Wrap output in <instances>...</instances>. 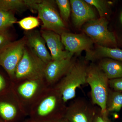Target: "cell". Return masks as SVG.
Segmentation results:
<instances>
[{"label":"cell","mask_w":122,"mask_h":122,"mask_svg":"<svg viewBox=\"0 0 122 122\" xmlns=\"http://www.w3.org/2000/svg\"><path fill=\"white\" fill-rule=\"evenodd\" d=\"M16 114V109L14 105L6 102H0V115L5 120H12Z\"/></svg>","instance_id":"21"},{"label":"cell","mask_w":122,"mask_h":122,"mask_svg":"<svg viewBox=\"0 0 122 122\" xmlns=\"http://www.w3.org/2000/svg\"><path fill=\"white\" fill-rule=\"evenodd\" d=\"M85 2L97 9L100 18H106L109 15L110 5L108 1L104 0H85Z\"/></svg>","instance_id":"19"},{"label":"cell","mask_w":122,"mask_h":122,"mask_svg":"<svg viewBox=\"0 0 122 122\" xmlns=\"http://www.w3.org/2000/svg\"><path fill=\"white\" fill-rule=\"evenodd\" d=\"M5 83L4 79L0 75V91L2 90L5 86Z\"/></svg>","instance_id":"27"},{"label":"cell","mask_w":122,"mask_h":122,"mask_svg":"<svg viewBox=\"0 0 122 122\" xmlns=\"http://www.w3.org/2000/svg\"><path fill=\"white\" fill-rule=\"evenodd\" d=\"M61 36L65 49L72 54H79L83 51L86 52L92 50L94 42L84 34H75L66 32Z\"/></svg>","instance_id":"8"},{"label":"cell","mask_w":122,"mask_h":122,"mask_svg":"<svg viewBox=\"0 0 122 122\" xmlns=\"http://www.w3.org/2000/svg\"><path fill=\"white\" fill-rule=\"evenodd\" d=\"M122 107V92L109 91L107 99V112H118Z\"/></svg>","instance_id":"16"},{"label":"cell","mask_w":122,"mask_h":122,"mask_svg":"<svg viewBox=\"0 0 122 122\" xmlns=\"http://www.w3.org/2000/svg\"><path fill=\"white\" fill-rule=\"evenodd\" d=\"M119 18H120V22H121V24H122V11H121V12H120Z\"/></svg>","instance_id":"28"},{"label":"cell","mask_w":122,"mask_h":122,"mask_svg":"<svg viewBox=\"0 0 122 122\" xmlns=\"http://www.w3.org/2000/svg\"><path fill=\"white\" fill-rule=\"evenodd\" d=\"M108 23L106 18L94 19L83 25V31L97 45L107 47L115 46L116 38L113 33L109 30Z\"/></svg>","instance_id":"4"},{"label":"cell","mask_w":122,"mask_h":122,"mask_svg":"<svg viewBox=\"0 0 122 122\" xmlns=\"http://www.w3.org/2000/svg\"><path fill=\"white\" fill-rule=\"evenodd\" d=\"M17 22L22 29L26 30H30L35 28L39 24L37 18L32 16L24 18Z\"/></svg>","instance_id":"23"},{"label":"cell","mask_w":122,"mask_h":122,"mask_svg":"<svg viewBox=\"0 0 122 122\" xmlns=\"http://www.w3.org/2000/svg\"><path fill=\"white\" fill-rule=\"evenodd\" d=\"M26 40L30 49L46 64L52 61L51 55L46 47L45 41L38 32L28 33Z\"/></svg>","instance_id":"12"},{"label":"cell","mask_w":122,"mask_h":122,"mask_svg":"<svg viewBox=\"0 0 122 122\" xmlns=\"http://www.w3.org/2000/svg\"><path fill=\"white\" fill-rule=\"evenodd\" d=\"M16 22V18L10 11L0 10V31L7 30Z\"/></svg>","instance_id":"20"},{"label":"cell","mask_w":122,"mask_h":122,"mask_svg":"<svg viewBox=\"0 0 122 122\" xmlns=\"http://www.w3.org/2000/svg\"><path fill=\"white\" fill-rule=\"evenodd\" d=\"M69 122L68 120H66V119L65 118V119L64 120H61V121H59V122Z\"/></svg>","instance_id":"29"},{"label":"cell","mask_w":122,"mask_h":122,"mask_svg":"<svg viewBox=\"0 0 122 122\" xmlns=\"http://www.w3.org/2000/svg\"><path fill=\"white\" fill-rule=\"evenodd\" d=\"M66 111L65 118L69 122H94L95 109L84 99H76Z\"/></svg>","instance_id":"7"},{"label":"cell","mask_w":122,"mask_h":122,"mask_svg":"<svg viewBox=\"0 0 122 122\" xmlns=\"http://www.w3.org/2000/svg\"><path fill=\"white\" fill-rule=\"evenodd\" d=\"M98 66L109 80L122 77V62L104 58L100 61Z\"/></svg>","instance_id":"15"},{"label":"cell","mask_w":122,"mask_h":122,"mask_svg":"<svg viewBox=\"0 0 122 122\" xmlns=\"http://www.w3.org/2000/svg\"><path fill=\"white\" fill-rule=\"evenodd\" d=\"M108 113H103L100 108L95 109L94 122H111L108 117Z\"/></svg>","instance_id":"25"},{"label":"cell","mask_w":122,"mask_h":122,"mask_svg":"<svg viewBox=\"0 0 122 122\" xmlns=\"http://www.w3.org/2000/svg\"><path fill=\"white\" fill-rule=\"evenodd\" d=\"M46 65L30 48L25 47L23 56L17 66L15 76L18 79L38 81L45 77Z\"/></svg>","instance_id":"3"},{"label":"cell","mask_w":122,"mask_h":122,"mask_svg":"<svg viewBox=\"0 0 122 122\" xmlns=\"http://www.w3.org/2000/svg\"><path fill=\"white\" fill-rule=\"evenodd\" d=\"M109 84L115 91L122 92V77L109 80Z\"/></svg>","instance_id":"26"},{"label":"cell","mask_w":122,"mask_h":122,"mask_svg":"<svg viewBox=\"0 0 122 122\" xmlns=\"http://www.w3.org/2000/svg\"><path fill=\"white\" fill-rule=\"evenodd\" d=\"M41 35L50 50L53 61L62 60L73 56V54L64 48L60 35L51 30H45L42 31Z\"/></svg>","instance_id":"10"},{"label":"cell","mask_w":122,"mask_h":122,"mask_svg":"<svg viewBox=\"0 0 122 122\" xmlns=\"http://www.w3.org/2000/svg\"><path fill=\"white\" fill-rule=\"evenodd\" d=\"M61 101L62 100L61 95L56 90L54 94L49 95L42 101L38 107V114L41 117L49 115L57 109Z\"/></svg>","instance_id":"14"},{"label":"cell","mask_w":122,"mask_h":122,"mask_svg":"<svg viewBox=\"0 0 122 122\" xmlns=\"http://www.w3.org/2000/svg\"><path fill=\"white\" fill-rule=\"evenodd\" d=\"M108 58L122 62V50L97 45L94 50L86 52V61H94L100 58Z\"/></svg>","instance_id":"13"},{"label":"cell","mask_w":122,"mask_h":122,"mask_svg":"<svg viewBox=\"0 0 122 122\" xmlns=\"http://www.w3.org/2000/svg\"><path fill=\"white\" fill-rule=\"evenodd\" d=\"M26 44L25 38L11 42L0 52V66L11 77L15 76L17 66L23 56Z\"/></svg>","instance_id":"6"},{"label":"cell","mask_w":122,"mask_h":122,"mask_svg":"<svg viewBox=\"0 0 122 122\" xmlns=\"http://www.w3.org/2000/svg\"><path fill=\"white\" fill-rule=\"evenodd\" d=\"M60 11V16L64 21H68L71 12L70 1L68 0H56Z\"/></svg>","instance_id":"22"},{"label":"cell","mask_w":122,"mask_h":122,"mask_svg":"<svg viewBox=\"0 0 122 122\" xmlns=\"http://www.w3.org/2000/svg\"><path fill=\"white\" fill-rule=\"evenodd\" d=\"M109 81L106 75L98 66L91 64L87 67L86 83L91 89L92 102L99 107L103 113H109L106 108Z\"/></svg>","instance_id":"1"},{"label":"cell","mask_w":122,"mask_h":122,"mask_svg":"<svg viewBox=\"0 0 122 122\" xmlns=\"http://www.w3.org/2000/svg\"><path fill=\"white\" fill-rule=\"evenodd\" d=\"M39 87L38 81L29 80L20 85L18 92L24 98L29 99L32 97Z\"/></svg>","instance_id":"17"},{"label":"cell","mask_w":122,"mask_h":122,"mask_svg":"<svg viewBox=\"0 0 122 122\" xmlns=\"http://www.w3.org/2000/svg\"><path fill=\"white\" fill-rule=\"evenodd\" d=\"M87 68L84 62H75L60 82L56 90L63 103L75 97L77 89L86 83Z\"/></svg>","instance_id":"2"},{"label":"cell","mask_w":122,"mask_h":122,"mask_svg":"<svg viewBox=\"0 0 122 122\" xmlns=\"http://www.w3.org/2000/svg\"><path fill=\"white\" fill-rule=\"evenodd\" d=\"M42 27L61 35L66 32V25L52 1L41 0L36 7Z\"/></svg>","instance_id":"5"},{"label":"cell","mask_w":122,"mask_h":122,"mask_svg":"<svg viewBox=\"0 0 122 122\" xmlns=\"http://www.w3.org/2000/svg\"><path fill=\"white\" fill-rule=\"evenodd\" d=\"M26 7L25 0H0V10L20 11Z\"/></svg>","instance_id":"18"},{"label":"cell","mask_w":122,"mask_h":122,"mask_svg":"<svg viewBox=\"0 0 122 122\" xmlns=\"http://www.w3.org/2000/svg\"><path fill=\"white\" fill-rule=\"evenodd\" d=\"M72 22L79 28L92 20L96 19V15L91 6L82 0H71Z\"/></svg>","instance_id":"9"},{"label":"cell","mask_w":122,"mask_h":122,"mask_svg":"<svg viewBox=\"0 0 122 122\" xmlns=\"http://www.w3.org/2000/svg\"><path fill=\"white\" fill-rule=\"evenodd\" d=\"M11 37L7 30L0 31V52L11 42Z\"/></svg>","instance_id":"24"},{"label":"cell","mask_w":122,"mask_h":122,"mask_svg":"<svg viewBox=\"0 0 122 122\" xmlns=\"http://www.w3.org/2000/svg\"><path fill=\"white\" fill-rule=\"evenodd\" d=\"M72 57L60 60L52 61L46 65L45 77L50 83L56 81L68 73L75 62Z\"/></svg>","instance_id":"11"}]
</instances>
